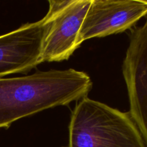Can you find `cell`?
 Returning a JSON list of instances; mask_svg holds the SVG:
<instances>
[{
  "label": "cell",
  "instance_id": "277c9868",
  "mask_svg": "<svg viewBox=\"0 0 147 147\" xmlns=\"http://www.w3.org/2000/svg\"><path fill=\"white\" fill-rule=\"evenodd\" d=\"M122 70L130 104L129 113L147 147V18L143 25L132 30Z\"/></svg>",
  "mask_w": 147,
  "mask_h": 147
},
{
  "label": "cell",
  "instance_id": "7a4b0ae2",
  "mask_svg": "<svg viewBox=\"0 0 147 147\" xmlns=\"http://www.w3.org/2000/svg\"><path fill=\"white\" fill-rule=\"evenodd\" d=\"M69 147H146L128 113L85 97L72 113Z\"/></svg>",
  "mask_w": 147,
  "mask_h": 147
},
{
  "label": "cell",
  "instance_id": "5b68a950",
  "mask_svg": "<svg viewBox=\"0 0 147 147\" xmlns=\"http://www.w3.org/2000/svg\"><path fill=\"white\" fill-rule=\"evenodd\" d=\"M146 14V0H91L80 27L79 42L126 31Z\"/></svg>",
  "mask_w": 147,
  "mask_h": 147
},
{
  "label": "cell",
  "instance_id": "6da1fadb",
  "mask_svg": "<svg viewBox=\"0 0 147 147\" xmlns=\"http://www.w3.org/2000/svg\"><path fill=\"white\" fill-rule=\"evenodd\" d=\"M92 86L87 73L73 68L0 78V129L42 111L81 100Z\"/></svg>",
  "mask_w": 147,
  "mask_h": 147
},
{
  "label": "cell",
  "instance_id": "8992f818",
  "mask_svg": "<svg viewBox=\"0 0 147 147\" xmlns=\"http://www.w3.org/2000/svg\"><path fill=\"white\" fill-rule=\"evenodd\" d=\"M45 25L42 18L0 35V78L26 73L42 63Z\"/></svg>",
  "mask_w": 147,
  "mask_h": 147
},
{
  "label": "cell",
  "instance_id": "3957f363",
  "mask_svg": "<svg viewBox=\"0 0 147 147\" xmlns=\"http://www.w3.org/2000/svg\"><path fill=\"white\" fill-rule=\"evenodd\" d=\"M43 18V62L67 60L80 46L79 32L91 0H50Z\"/></svg>",
  "mask_w": 147,
  "mask_h": 147
}]
</instances>
